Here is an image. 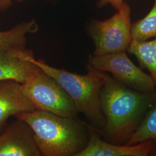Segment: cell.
Here are the masks:
<instances>
[{
	"label": "cell",
	"mask_w": 156,
	"mask_h": 156,
	"mask_svg": "<svg viewBox=\"0 0 156 156\" xmlns=\"http://www.w3.org/2000/svg\"><path fill=\"white\" fill-rule=\"evenodd\" d=\"M33 53L26 48L0 50V81L13 80L23 83L38 68L28 59Z\"/></svg>",
	"instance_id": "10"
},
{
	"label": "cell",
	"mask_w": 156,
	"mask_h": 156,
	"mask_svg": "<svg viewBox=\"0 0 156 156\" xmlns=\"http://www.w3.org/2000/svg\"><path fill=\"white\" fill-rule=\"evenodd\" d=\"M127 51L137 58L141 67L148 70L156 89V37L151 41L133 39Z\"/></svg>",
	"instance_id": "12"
},
{
	"label": "cell",
	"mask_w": 156,
	"mask_h": 156,
	"mask_svg": "<svg viewBox=\"0 0 156 156\" xmlns=\"http://www.w3.org/2000/svg\"><path fill=\"white\" fill-rule=\"evenodd\" d=\"M35 110L24 94L21 83L13 80L0 81V133L11 116Z\"/></svg>",
	"instance_id": "9"
},
{
	"label": "cell",
	"mask_w": 156,
	"mask_h": 156,
	"mask_svg": "<svg viewBox=\"0 0 156 156\" xmlns=\"http://www.w3.org/2000/svg\"><path fill=\"white\" fill-rule=\"evenodd\" d=\"M24 0H0V11H3L8 9L12 5L13 2H21Z\"/></svg>",
	"instance_id": "16"
},
{
	"label": "cell",
	"mask_w": 156,
	"mask_h": 156,
	"mask_svg": "<svg viewBox=\"0 0 156 156\" xmlns=\"http://www.w3.org/2000/svg\"><path fill=\"white\" fill-rule=\"evenodd\" d=\"M131 34L133 39L140 41L156 37V0L144 17L132 23Z\"/></svg>",
	"instance_id": "14"
},
{
	"label": "cell",
	"mask_w": 156,
	"mask_h": 156,
	"mask_svg": "<svg viewBox=\"0 0 156 156\" xmlns=\"http://www.w3.org/2000/svg\"><path fill=\"white\" fill-rule=\"evenodd\" d=\"M124 2V0H98L97 6L99 8H102L109 4L118 10L121 8Z\"/></svg>",
	"instance_id": "15"
},
{
	"label": "cell",
	"mask_w": 156,
	"mask_h": 156,
	"mask_svg": "<svg viewBox=\"0 0 156 156\" xmlns=\"http://www.w3.org/2000/svg\"><path fill=\"white\" fill-rule=\"evenodd\" d=\"M28 59L44 72L55 79L73 101L76 110L81 113L97 129L102 128L105 119L101 108L100 94L104 79L101 72L87 64V73L80 75L57 68L37 60L34 53Z\"/></svg>",
	"instance_id": "3"
},
{
	"label": "cell",
	"mask_w": 156,
	"mask_h": 156,
	"mask_svg": "<svg viewBox=\"0 0 156 156\" xmlns=\"http://www.w3.org/2000/svg\"><path fill=\"white\" fill-rule=\"evenodd\" d=\"M101 75L104 84L100 98L105 123L100 129L95 128L106 141L125 145L151 106L156 91L140 92L120 83L108 73L101 72Z\"/></svg>",
	"instance_id": "1"
},
{
	"label": "cell",
	"mask_w": 156,
	"mask_h": 156,
	"mask_svg": "<svg viewBox=\"0 0 156 156\" xmlns=\"http://www.w3.org/2000/svg\"><path fill=\"white\" fill-rule=\"evenodd\" d=\"M89 140L76 156H149L156 155V146L151 141L135 145H118L102 138L97 129L88 124Z\"/></svg>",
	"instance_id": "8"
},
{
	"label": "cell",
	"mask_w": 156,
	"mask_h": 156,
	"mask_svg": "<svg viewBox=\"0 0 156 156\" xmlns=\"http://www.w3.org/2000/svg\"><path fill=\"white\" fill-rule=\"evenodd\" d=\"M16 119L0 133V156H42L32 129Z\"/></svg>",
	"instance_id": "7"
},
{
	"label": "cell",
	"mask_w": 156,
	"mask_h": 156,
	"mask_svg": "<svg viewBox=\"0 0 156 156\" xmlns=\"http://www.w3.org/2000/svg\"><path fill=\"white\" fill-rule=\"evenodd\" d=\"M87 64L99 71L111 73L118 82L132 89L146 93L156 91L150 75L134 64L126 51L101 56L91 55Z\"/></svg>",
	"instance_id": "6"
},
{
	"label": "cell",
	"mask_w": 156,
	"mask_h": 156,
	"mask_svg": "<svg viewBox=\"0 0 156 156\" xmlns=\"http://www.w3.org/2000/svg\"><path fill=\"white\" fill-rule=\"evenodd\" d=\"M117 11L106 20H93L89 24L87 31L94 44L93 55L127 51L133 41L131 8L124 1Z\"/></svg>",
	"instance_id": "5"
},
{
	"label": "cell",
	"mask_w": 156,
	"mask_h": 156,
	"mask_svg": "<svg viewBox=\"0 0 156 156\" xmlns=\"http://www.w3.org/2000/svg\"><path fill=\"white\" fill-rule=\"evenodd\" d=\"M39 30L37 23L33 19L20 23L5 31H0V50L13 48H26L27 35Z\"/></svg>",
	"instance_id": "11"
},
{
	"label": "cell",
	"mask_w": 156,
	"mask_h": 156,
	"mask_svg": "<svg viewBox=\"0 0 156 156\" xmlns=\"http://www.w3.org/2000/svg\"><path fill=\"white\" fill-rule=\"evenodd\" d=\"M151 141L156 146V92L154 102L146 112L140 126L126 145Z\"/></svg>",
	"instance_id": "13"
},
{
	"label": "cell",
	"mask_w": 156,
	"mask_h": 156,
	"mask_svg": "<svg viewBox=\"0 0 156 156\" xmlns=\"http://www.w3.org/2000/svg\"><path fill=\"white\" fill-rule=\"evenodd\" d=\"M28 124L42 156H76L89 140L88 123L35 109L16 116Z\"/></svg>",
	"instance_id": "2"
},
{
	"label": "cell",
	"mask_w": 156,
	"mask_h": 156,
	"mask_svg": "<svg viewBox=\"0 0 156 156\" xmlns=\"http://www.w3.org/2000/svg\"><path fill=\"white\" fill-rule=\"evenodd\" d=\"M21 88L35 109L78 118L79 112L69 95L55 79L39 67L21 83Z\"/></svg>",
	"instance_id": "4"
}]
</instances>
